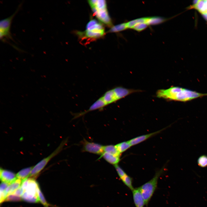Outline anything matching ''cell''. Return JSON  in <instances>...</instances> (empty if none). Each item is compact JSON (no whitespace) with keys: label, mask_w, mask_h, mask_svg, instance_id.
Here are the masks:
<instances>
[{"label":"cell","mask_w":207,"mask_h":207,"mask_svg":"<svg viewBox=\"0 0 207 207\" xmlns=\"http://www.w3.org/2000/svg\"><path fill=\"white\" fill-rule=\"evenodd\" d=\"M103 152L120 156L121 154L118 150L115 145H108L104 146Z\"/></svg>","instance_id":"obj_20"},{"label":"cell","mask_w":207,"mask_h":207,"mask_svg":"<svg viewBox=\"0 0 207 207\" xmlns=\"http://www.w3.org/2000/svg\"><path fill=\"white\" fill-rule=\"evenodd\" d=\"M38 194L39 201L44 205L45 207H49V204L46 202L43 195L41 191L40 188L38 190Z\"/></svg>","instance_id":"obj_26"},{"label":"cell","mask_w":207,"mask_h":207,"mask_svg":"<svg viewBox=\"0 0 207 207\" xmlns=\"http://www.w3.org/2000/svg\"><path fill=\"white\" fill-rule=\"evenodd\" d=\"M22 182V180L17 178L15 180L9 184L5 191L7 196L13 194L20 187L21 185Z\"/></svg>","instance_id":"obj_14"},{"label":"cell","mask_w":207,"mask_h":207,"mask_svg":"<svg viewBox=\"0 0 207 207\" xmlns=\"http://www.w3.org/2000/svg\"><path fill=\"white\" fill-rule=\"evenodd\" d=\"M105 34L104 30H86L83 32H78L77 34L82 38L96 39L103 36Z\"/></svg>","instance_id":"obj_9"},{"label":"cell","mask_w":207,"mask_h":207,"mask_svg":"<svg viewBox=\"0 0 207 207\" xmlns=\"http://www.w3.org/2000/svg\"><path fill=\"white\" fill-rule=\"evenodd\" d=\"M88 3L96 18L102 22L112 27V23L107 9L106 1L104 0H91Z\"/></svg>","instance_id":"obj_3"},{"label":"cell","mask_w":207,"mask_h":207,"mask_svg":"<svg viewBox=\"0 0 207 207\" xmlns=\"http://www.w3.org/2000/svg\"><path fill=\"white\" fill-rule=\"evenodd\" d=\"M21 186L23 190L21 196L22 200L31 203L39 202L38 190L40 187L34 178L31 177L22 181Z\"/></svg>","instance_id":"obj_2"},{"label":"cell","mask_w":207,"mask_h":207,"mask_svg":"<svg viewBox=\"0 0 207 207\" xmlns=\"http://www.w3.org/2000/svg\"><path fill=\"white\" fill-rule=\"evenodd\" d=\"M33 167L31 166L21 170L16 175L17 178L22 181L28 178L30 176Z\"/></svg>","instance_id":"obj_18"},{"label":"cell","mask_w":207,"mask_h":207,"mask_svg":"<svg viewBox=\"0 0 207 207\" xmlns=\"http://www.w3.org/2000/svg\"><path fill=\"white\" fill-rule=\"evenodd\" d=\"M0 178L2 182L6 183L9 184L17 178L16 175L14 173L1 168L0 170Z\"/></svg>","instance_id":"obj_10"},{"label":"cell","mask_w":207,"mask_h":207,"mask_svg":"<svg viewBox=\"0 0 207 207\" xmlns=\"http://www.w3.org/2000/svg\"><path fill=\"white\" fill-rule=\"evenodd\" d=\"M195 9L201 14H207V0H195L193 3L188 7V9Z\"/></svg>","instance_id":"obj_11"},{"label":"cell","mask_w":207,"mask_h":207,"mask_svg":"<svg viewBox=\"0 0 207 207\" xmlns=\"http://www.w3.org/2000/svg\"><path fill=\"white\" fill-rule=\"evenodd\" d=\"M140 91V90L117 87L108 90L100 97L107 106L131 94Z\"/></svg>","instance_id":"obj_4"},{"label":"cell","mask_w":207,"mask_h":207,"mask_svg":"<svg viewBox=\"0 0 207 207\" xmlns=\"http://www.w3.org/2000/svg\"><path fill=\"white\" fill-rule=\"evenodd\" d=\"M119 177L124 184L132 191L134 188L133 185V179L124 172L119 175Z\"/></svg>","instance_id":"obj_16"},{"label":"cell","mask_w":207,"mask_h":207,"mask_svg":"<svg viewBox=\"0 0 207 207\" xmlns=\"http://www.w3.org/2000/svg\"><path fill=\"white\" fill-rule=\"evenodd\" d=\"M148 26L146 23H140L135 25L133 29L139 32L145 29Z\"/></svg>","instance_id":"obj_25"},{"label":"cell","mask_w":207,"mask_h":207,"mask_svg":"<svg viewBox=\"0 0 207 207\" xmlns=\"http://www.w3.org/2000/svg\"><path fill=\"white\" fill-rule=\"evenodd\" d=\"M66 142L67 140L62 141L59 146L52 153L34 166L31 171L30 177L34 178L35 177H36L43 169L50 160L61 151Z\"/></svg>","instance_id":"obj_7"},{"label":"cell","mask_w":207,"mask_h":207,"mask_svg":"<svg viewBox=\"0 0 207 207\" xmlns=\"http://www.w3.org/2000/svg\"><path fill=\"white\" fill-rule=\"evenodd\" d=\"M21 200L22 199L21 197L11 194L7 196L5 201H18Z\"/></svg>","instance_id":"obj_27"},{"label":"cell","mask_w":207,"mask_h":207,"mask_svg":"<svg viewBox=\"0 0 207 207\" xmlns=\"http://www.w3.org/2000/svg\"><path fill=\"white\" fill-rule=\"evenodd\" d=\"M133 199L136 207H144L145 202L138 188H134L133 191Z\"/></svg>","instance_id":"obj_13"},{"label":"cell","mask_w":207,"mask_h":207,"mask_svg":"<svg viewBox=\"0 0 207 207\" xmlns=\"http://www.w3.org/2000/svg\"><path fill=\"white\" fill-rule=\"evenodd\" d=\"M156 96L168 100L186 102L207 96V93H203L182 87L172 86L166 89L158 90Z\"/></svg>","instance_id":"obj_1"},{"label":"cell","mask_w":207,"mask_h":207,"mask_svg":"<svg viewBox=\"0 0 207 207\" xmlns=\"http://www.w3.org/2000/svg\"><path fill=\"white\" fill-rule=\"evenodd\" d=\"M82 150L101 155L103 153L104 146L99 144L89 142L85 139L83 142Z\"/></svg>","instance_id":"obj_8"},{"label":"cell","mask_w":207,"mask_h":207,"mask_svg":"<svg viewBox=\"0 0 207 207\" xmlns=\"http://www.w3.org/2000/svg\"><path fill=\"white\" fill-rule=\"evenodd\" d=\"M166 128L163 129L156 132L136 137L131 139L129 141L131 146L136 145L146 140L152 136L160 133L161 131L166 129Z\"/></svg>","instance_id":"obj_12"},{"label":"cell","mask_w":207,"mask_h":207,"mask_svg":"<svg viewBox=\"0 0 207 207\" xmlns=\"http://www.w3.org/2000/svg\"><path fill=\"white\" fill-rule=\"evenodd\" d=\"M107 162L114 166L117 164L120 160V156H117L106 152H103L101 155Z\"/></svg>","instance_id":"obj_15"},{"label":"cell","mask_w":207,"mask_h":207,"mask_svg":"<svg viewBox=\"0 0 207 207\" xmlns=\"http://www.w3.org/2000/svg\"><path fill=\"white\" fill-rule=\"evenodd\" d=\"M164 170L163 167L157 171L151 179L138 187L147 206L157 188L158 179Z\"/></svg>","instance_id":"obj_5"},{"label":"cell","mask_w":207,"mask_h":207,"mask_svg":"<svg viewBox=\"0 0 207 207\" xmlns=\"http://www.w3.org/2000/svg\"><path fill=\"white\" fill-rule=\"evenodd\" d=\"M198 166L204 168L207 166V156L203 155L200 156L198 160Z\"/></svg>","instance_id":"obj_24"},{"label":"cell","mask_w":207,"mask_h":207,"mask_svg":"<svg viewBox=\"0 0 207 207\" xmlns=\"http://www.w3.org/2000/svg\"><path fill=\"white\" fill-rule=\"evenodd\" d=\"M127 28L126 23H121L112 26L108 31L110 32H116L124 30Z\"/></svg>","instance_id":"obj_23"},{"label":"cell","mask_w":207,"mask_h":207,"mask_svg":"<svg viewBox=\"0 0 207 207\" xmlns=\"http://www.w3.org/2000/svg\"><path fill=\"white\" fill-rule=\"evenodd\" d=\"M115 145L118 150L121 154L131 146L129 141L118 143Z\"/></svg>","instance_id":"obj_22"},{"label":"cell","mask_w":207,"mask_h":207,"mask_svg":"<svg viewBox=\"0 0 207 207\" xmlns=\"http://www.w3.org/2000/svg\"><path fill=\"white\" fill-rule=\"evenodd\" d=\"M168 20V19L160 16L148 17L146 23L148 25H154L162 23Z\"/></svg>","instance_id":"obj_17"},{"label":"cell","mask_w":207,"mask_h":207,"mask_svg":"<svg viewBox=\"0 0 207 207\" xmlns=\"http://www.w3.org/2000/svg\"><path fill=\"white\" fill-rule=\"evenodd\" d=\"M20 4L15 12L10 16L1 20L0 22V38L3 42H7L10 39L13 40L10 32L12 22L13 18L21 7Z\"/></svg>","instance_id":"obj_6"},{"label":"cell","mask_w":207,"mask_h":207,"mask_svg":"<svg viewBox=\"0 0 207 207\" xmlns=\"http://www.w3.org/2000/svg\"><path fill=\"white\" fill-rule=\"evenodd\" d=\"M148 17L137 18L126 23L127 28H133L136 24L141 23H146Z\"/></svg>","instance_id":"obj_21"},{"label":"cell","mask_w":207,"mask_h":207,"mask_svg":"<svg viewBox=\"0 0 207 207\" xmlns=\"http://www.w3.org/2000/svg\"><path fill=\"white\" fill-rule=\"evenodd\" d=\"M104 29L102 25L95 19L91 20L87 24L86 30Z\"/></svg>","instance_id":"obj_19"}]
</instances>
